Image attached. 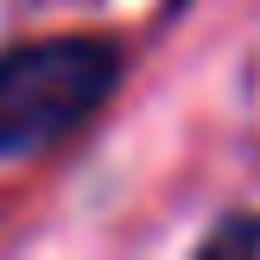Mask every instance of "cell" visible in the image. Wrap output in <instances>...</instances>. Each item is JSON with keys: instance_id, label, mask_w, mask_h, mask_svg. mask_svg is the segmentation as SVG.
<instances>
[{"instance_id": "6da1fadb", "label": "cell", "mask_w": 260, "mask_h": 260, "mask_svg": "<svg viewBox=\"0 0 260 260\" xmlns=\"http://www.w3.org/2000/svg\"><path fill=\"white\" fill-rule=\"evenodd\" d=\"M114 89V45L45 38L0 57V152L51 146Z\"/></svg>"}, {"instance_id": "7a4b0ae2", "label": "cell", "mask_w": 260, "mask_h": 260, "mask_svg": "<svg viewBox=\"0 0 260 260\" xmlns=\"http://www.w3.org/2000/svg\"><path fill=\"white\" fill-rule=\"evenodd\" d=\"M210 248H260V222H235V229H222Z\"/></svg>"}]
</instances>
